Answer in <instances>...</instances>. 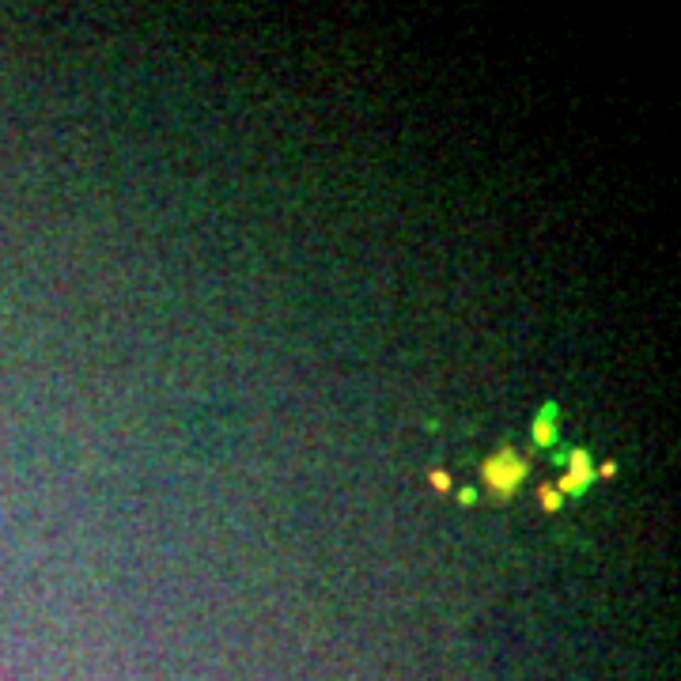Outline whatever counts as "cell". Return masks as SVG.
I'll use <instances>...</instances> for the list:
<instances>
[{
	"label": "cell",
	"mask_w": 681,
	"mask_h": 681,
	"mask_svg": "<svg viewBox=\"0 0 681 681\" xmlns=\"http://www.w3.org/2000/svg\"><path fill=\"white\" fill-rule=\"evenodd\" d=\"M523 473H526V462L515 451H496L492 458H485V466H481V477H485V485H489L496 496H511L515 485L523 481Z\"/></svg>",
	"instance_id": "obj_1"
},
{
	"label": "cell",
	"mask_w": 681,
	"mask_h": 681,
	"mask_svg": "<svg viewBox=\"0 0 681 681\" xmlns=\"http://www.w3.org/2000/svg\"><path fill=\"white\" fill-rule=\"evenodd\" d=\"M594 481V466L591 458H587V451H572V462H568V473L560 477V489L557 492H583L587 485Z\"/></svg>",
	"instance_id": "obj_2"
},
{
	"label": "cell",
	"mask_w": 681,
	"mask_h": 681,
	"mask_svg": "<svg viewBox=\"0 0 681 681\" xmlns=\"http://www.w3.org/2000/svg\"><path fill=\"white\" fill-rule=\"evenodd\" d=\"M557 439V409L553 405H545L542 413H538V420H534V443H553Z\"/></svg>",
	"instance_id": "obj_3"
},
{
	"label": "cell",
	"mask_w": 681,
	"mask_h": 681,
	"mask_svg": "<svg viewBox=\"0 0 681 681\" xmlns=\"http://www.w3.org/2000/svg\"><path fill=\"white\" fill-rule=\"evenodd\" d=\"M428 485H432L436 492H451V477H447L443 470H432L428 473Z\"/></svg>",
	"instance_id": "obj_4"
},
{
	"label": "cell",
	"mask_w": 681,
	"mask_h": 681,
	"mask_svg": "<svg viewBox=\"0 0 681 681\" xmlns=\"http://www.w3.org/2000/svg\"><path fill=\"white\" fill-rule=\"evenodd\" d=\"M538 500H542L545 511H557V507H560V492L557 489H542V492H538Z\"/></svg>",
	"instance_id": "obj_5"
}]
</instances>
